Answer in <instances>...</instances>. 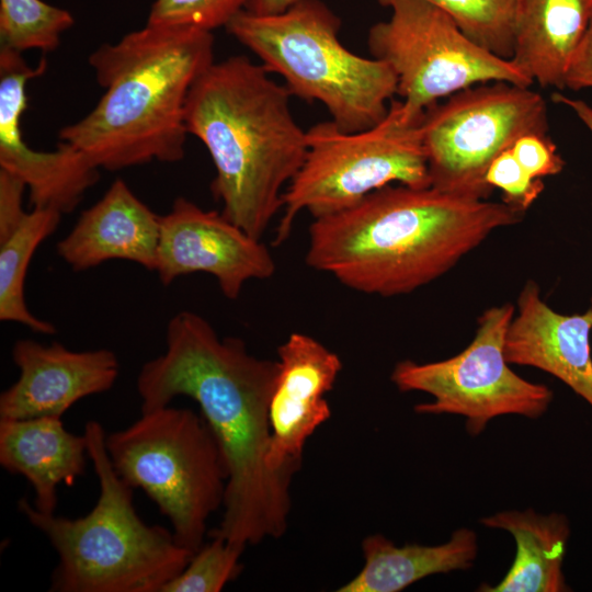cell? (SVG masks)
Here are the masks:
<instances>
[{
  "label": "cell",
  "instance_id": "6da1fadb",
  "mask_svg": "<svg viewBox=\"0 0 592 592\" xmlns=\"http://www.w3.org/2000/svg\"><path fill=\"white\" fill-rule=\"evenodd\" d=\"M277 368V360L251 354L242 340L221 338L201 315L182 310L167 325L164 352L136 379L141 412L180 396L198 405L228 471L223 519L212 534L244 548L280 538L288 525L293 476L267 464Z\"/></svg>",
  "mask_w": 592,
  "mask_h": 592
},
{
  "label": "cell",
  "instance_id": "7a4b0ae2",
  "mask_svg": "<svg viewBox=\"0 0 592 592\" xmlns=\"http://www.w3.org/2000/svg\"><path fill=\"white\" fill-rule=\"evenodd\" d=\"M525 212L433 186H384L353 206L315 218L306 263L360 293H411L449 271L492 231Z\"/></svg>",
  "mask_w": 592,
  "mask_h": 592
},
{
  "label": "cell",
  "instance_id": "3957f363",
  "mask_svg": "<svg viewBox=\"0 0 592 592\" xmlns=\"http://www.w3.org/2000/svg\"><path fill=\"white\" fill-rule=\"evenodd\" d=\"M89 62L104 94L60 129V141L109 171L182 160L186 99L214 62L212 32L146 24L96 48Z\"/></svg>",
  "mask_w": 592,
  "mask_h": 592
},
{
  "label": "cell",
  "instance_id": "277c9868",
  "mask_svg": "<svg viewBox=\"0 0 592 592\" xmlns=\"http://www.w3.org/2000/svg\"><path fill=\"white\" fill-rule=\"evenodd\" d=\"M291 96L261 64L236 55L214 61L186 99V130L213 160L220 213L257 239L282 209L307 153V130L292 113Z\"/></svg>",
  "mask_w": 592,
  "mask_h": 592
},
{
  "label": "cell",
  "instance_id": "5b68a950",
  "mask_svg": "<svg viewBox=\"0 0 592 592\" xmlns=\"http://www.w3.org/2000/svg\"><path fill=\"white\" fill-rule=\"evenodd\" d=\"M83 434L100 488L92 510L69 519L43 513L25 498L18 501L19 511L57 554L48 590L160 592L194 553L180 545L171 530L149 525L137 514L134 488L118 476L109 458L103 425L89 420Z\"/></svg>",
  "mask_w": 592,
  "mask_h": 592
},
{
  "label": "cell",
  "instance_id": "8992f818",
  "mask_svg": "<svg viewBox=\"0 0 592 592\" xmlns=\"http://www.w3.org/2000/svg\"><path fill=\"white\" fill-rule=\"evenodd\" d=\"M340 24L322 1L299 0L274 14L242 10L226 29L292 95L322 103L339 128L357 132L385 117L397 78L385 62L346 48Z\"/></svg>",
  "mask_w": 592,
  "mask_h": 592
},
{
  "label": "cell",
  "instance_id": "52a82bcc",
  "mask_svg": "<svg viewBox=\"0 0 592 592\" xmlns=\"http://www.w3.org/2000/svg\"><path fill=\"white\" fill-rule=\"evenodd\" d=\"M105 448L118 476L141 489L168 519L177 542L195 553L208 519L224 504L228 479L202 414L171 405L143 411L128 426L106 433Z\"/></svg>",
  "mask_w": 592,
  "mask_h": 592
},
{
  "label": "cell",
  "instance_id": "ba28073f",
  "mask_svg": "<svg viewBox=\"0 0 592 592\" xmlns=\"http://www.w3.org/2000/svg\"><path fill=\"white\" fill-rule=\"evenodd\" d=\"M423 115L408 113L392 99L385 117L369 128L345 132L332 121L310 126L304 162L283 194L274 244L288 238L303 210L314 219L332 215L394 182L431 186Z\"/></svg>",
  "mask_w": 592,
  "mask_h": 592
},
{
  "label": "cell",
  "instance_id": "9c48e42d",
  "mask_svg": "<svg viewBox=\"0 0 592 592\" xmlns=\"http://www.w3.org/2000/svg\"><path fill=\"white\" fill-rule=\"evenodd\" d=\"M378 2L389 9L390 15L369 29V52L394 71L397 94L408 113L422 114L441 99L486 82L534 83L511 59L470 39L433 3Z\"/></svg>",
  "mask_w": 592,
  "mask_h": 592
},
{
  "label": "cell",
  "instance_id": "30bf717a",
  "mask_svg": "<svg viewBox=\"0 0 592 592\" xmlns=\"http://www.w3.org/2000/svg\"><path fill=\"white\" fill-rule=\"evenodd\" d=\"M547 105L530 87L491 81L460 90L425 110L422 141L431 186L489 200L491 162L526 134H547Z\"/></svg>",
  "mask_w": 592,
  "mask_h": 592
},
{
  "label": "cell",
  "instance_id": "8fae6325",
  "mask_svg": "<svg viewBox=\"0 0 592 592\" xmlns=\"http://www.w3.org/2000/svg\"><path fill=\"white\" fill-rule=\"evenodd\" d=\"M514 310L511 304L488 308L478 319L473 341L460 353L430 363L401 361L391 372V382L402 392L433 397L415 405L417 413L462 415L471 436L483 432L497 417H542L553 401V390L519 376L504 355Z\"/></svg>",
  "mask_w": 592,
  "mask_h": 592
},
{
  "label": "cell",
  "instance_id": "7c38bea8",
  "mask_svg": "<svg viewBox=\"0 0 592 592\" xmlns=\"http://www.w3.org/2000/svg\"><path fill=\"white\" fill-rule=\"evenodd\" d=\"M275 270L274 259L261 239L221 213L205 210L180 196L161 216L156 273L164 286L180 276L202 272L217 280L226 298L236 299L247 282L270 278Z\"/></svg>",
  "mask_w": 592,
  "mask_h": 592
},
{
  "label": "cell",
  "instance_id": "4fadbf2b",
  "mask_svg": "<svg viewBox=\"0 0 592 592\" xmlns=\"http://www.w3.org/2000/svg\"><path fill=\"white\" fill-rule=\"evenodd\" d=\"M47 67L43 58L30 67L22 53L0 46V169L18 177L29 190L33 207L70 213L100 178L83 153L60 141L52 151H38L23 139L21 122L26 107V83Z\"/></svg>",
  "mask_w": 592,
  "mask_h": 592
},
{
  "label": "cell",
  "instance_id": "5bb4252c",
  "mask_svg": "<svg viewBox=\"0 0 592 592\" xmlns=\"http://www.w3.org/2000/svg\"><path fill=\"white\" fill-rule=\"evenodd\" d=\"M278 368L269 403L272 470L294 476L307 440L331 417L326 394L342 369L340 357L317 339L293 332L278 346Z\"/></svg>",
  "mask_w": 592,
  "mask_h": 592
},
{
  "label": "cell",
  "instance_id": "9a60e30c",
  "mask_svg": "<svg viewBox=\"0 0 592 592\" xmlns=\"http://www.w3.org/2000/svg\"><path fill=\"white\" fill-rule=\"evenodd\" d=\"M11 357L19 377L0 394V420L61 417L82 398L111 389L119 374L109 349L72 351L59 342L20 339Z\"/></svg>",
  "mask_w": 592,
  "mask_h": 592
},
{
  "label": "cell",
  "instance_id": "2e32d148",
  "mask_svg": "<svg viewBox=\"0 0 592 592\" xmlns=\"http://www.w3.org/2000/svg\"><path fill=\"white\" fill-rule=\"evenodd\" d=\"M505 335L509 364L542 369L570 387L592 407V315H563L540 297L538 285L528 281L516 300Z\"/></svg>",
  "mask_w": 592,
  "mask_h": 592
},
{
  "label": "cell",
  "instance_id": "e0dca14e",
  "mask_svg": "<svg viewBox=\"0 0 592 592\" xmlns=\"http://www.w3.org/2000/svg\"><path fill=\"white\" fill-rule=\"evenodd\" d=\"M161 216L141 202L122 179L83 210L56 252L71 270L87 271L125 260L156 272Z\"/></svg>",
  "mask_w": 592,
  "mask_h": 592
},
{
  "label": "cell",
  "instance_id": "ac0fdd59",
  "mask_svg": "<svg viewBox=\"0 0 592 592\" xmlns=\"http://www.w3.org/2000/svg\"><path fill=\"white\" fill-rule=\"evenodd\" d=\"M88 459L84 434L69 432L61 417L0 420V465L29 481L43 513H55L58 487L83 476Z\"/></svg>",
  "mask_w": 592,
  "mask_h": 592
},
{
  "label": "cell",
  "instance_id": "d6986e66",
  "mask_svg": "<svg viewBox=\"0 0 592 592\" xmlns=\"http://www.w3.org/2000/svg\"><path fill=\"white\" fill-rule=\"evenodd\" d=\"M591 21L592 0H522L510 59L533 82L563 89Z\"/></svg>",
  "mask_w": 592,
  "mask_h": 592
},
{
  "label": "cell",
  "instance_id": "ffe728a7",
  "mask_svg": "<svg viewBox=\"0 0 592 592\" xmlns=\"http://www.w3.org/2000/svg\"><path fill=\"white\" fill-rule=\"evenodd\" d=\"M489 528L509 532L516 545L513 563L496 585L482 592H565L570 588L562 571L570 523L561 513L539 514L533 509L506 510L480 519Z\"/></svg>",
  "mask_w": 592,
  "mask_h": 592
},
{
  "label": "cell",
  "instance_id": "44dd1931",
  "mask_svg": "<svg viewBox=\"0 0 592 592\" xmlns=\"http://www.w3.org/2000/svg\"><path fill=\"white\" fill-rule=\"evenodd\" d=\"M364 566L338 592H399L429 576L467 570L478 554L475 531L460 527L440 545L397 546L382 534L362 543Z\"/></svg>",
  "mask_w": 592,
  "mask_h": 592
},
{
  "label": "cell",
  "instance_id": "7402d4cb",
  "mask_svg": "<svg viewBox=\"0 0 592 592\" xmlns=\"http://www.w3.org/2000/svg\"><path fill=\"white\" fill-rule=\"evenodd\" d=\"M61 213L33 207L16 229L0 242V320L21 323L42 334H54L55 326L27 308L24 282L29 264L39 244L57 228Z\"/></svg>",
  "mask_w": 592,
  "mask_h": 592
},
{
  "label": "cell",
  "instance_id": "603a6c76",
  "mask_svg": "<svg viewBox=\"0 0 592 592\" xmlns=\"http://www.w3.org/2000/svg\"><path fill=\"white\" fill-rule=\"evenodd\" d=\"M73 23L69 11L42 0H0L1 47L52 52Z\"/></svg>",
  "mask_w": 592,
  "mask_h": 592
},
{
  "label": "cell",
  "instance_id": "cb8c5ba5",
  "mask_svg": "<svg viewBox=\"0 0 592 592\" xmlns=\"http://www.w3.org/2000/svg\"><path fill=\"white\" fill-rule=\"evenodd\" d=\"M426 1L445 11L470 39L502 58H511L522 0Z\"/></svg>",
  "mask_w": 592,
  "mask_h": 592
},
{
  "label": "cell",
  "instance_id": "d4e9b609",
  "mask_svg": "<svg viewBox=\"0 0 592 592\" xmlns=\"http://www.w3.org/2000/svg\"><path fill=\"white\" fill-rule=\"evenodd\" d=\"M244 547L212 534L192 556L185 568L160 592H219L242 571Z\"/></svg>",
  "mask_w": 592,
  "mask_h": 592
},
{
  "label": "cell",
  "instance_id": "484cf974",
  "mask_svg": "<svg viewBox=\"0 0 592 592\" xmlns=\"http://www.w3.org/2000/svg\"><path fill=\"white\" fill-rule=\"evenodd\" d=\"M248 0H155L147 25L185 26L212 32L228 23Z\"/></svg>",
  "mask_w": 592,
  "mask_h": 592
},
{
  "label": "cell",
  "instance_id": "4316f807",
  "mask_svg": "<svg viewBox=\"0 0 592 592\" xmlns=\"http://www.w3.org/2000/svg\"><path fill=\"white\" fill-rule=\"evenodd\" d=\"M486 182L502 192L503 203L525 212L544 191L542 179L532 177L516 160L511 148L489 166Z\"/></svg>",
  "mask_w": 592,
  "mask_h": 592
},
{
  "label": "cell",
  "instance_id": "83f0119b",
  "mask_svg": "<svg viewBox=\"0 0 592 592\" xmlns=\"http://www.w3.org/2000/svg\"><path fill=\"white\" fill-rule=\"evenodd\" d=\"M511 150L520 164L537 179L556 175L565 167V160L547 134H526L514 143Z\"/></svg>",
  "mask_w": 592,
  "mask_h": 592
},
{
  "label": "cell",
  "instance_id": "f1b7e54d",
  "mask_svg": "<svg viewBox=\"0 0 592 592\" xmlns=\"http://www.w3.org/2000/svg\"><path fill=\"white\" fill-rule=\"evenodd\" d=\"M25 190L22 180L0 169V242L16 229L27 213L23 208Z\"/></svg>",
  "mask_w": 592,
  "mask_h": 592
},
{
  "label": "cell",
  "instance_id": "f546056e",
  "mask_svg": "<svg viewBox=\"0 0 592 592\" xmlns=\"http://www.w3.org/2000/svg\"><path fill=\"white\" fill-rule=\"evenodd\" d=\"M565 88L574 91L592 88V21L570 60L565 77Z\"/></svg>",
  "mask_w": 592,
  "mask_h": 592
},
{
  "label": "cell",
  "instance_id": "4dcf8cb0",
  "mask_svg": "<svg viewBox=\"0 0 592 592\" xmlns=\"http://www.w3.org/2000/svg\"><path fill=\"white\" fill-rule=\"evenodd\" d=\"M299 0H248L246 9L255 14H274L288 9Z\"/></svg>",
  "mask_w": 592,
  "mask_h": 592
},
{
  "label": "cell",
  "instance_id": "1f68e13d",
  "mask_svg": "<svg viewBox=\"0 0 592 592\" xmlns=\"http://www.w3.org/2000/svg\"><path fill=\"white\" fill-rule=\"evenodd\" d=\"M589 310H590V312L592 315V298H591V306H590Z\"/></svg>",
  "mask_w": 592,
  "mask_h": 592
}]
</instances>
